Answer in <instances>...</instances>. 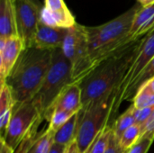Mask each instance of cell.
<instances>
[{
    "label": "cell",
    "mask_w": 154,
    "mask_h": 153,
    "mask_svg": "<svg viewBox=\"0 0 154 153\" xmlns=\"http://www.w3.org/2000/svg\"><path fill=\"white\" fill-rule=\"evenodd\" d=\"M145 36L126 45L102 61L79 82L82 91V107L116 90L118 91Z\"/></svg>",
    "instance_id": "cell-1"
},
{
    "label": "cell",
    "mask_w": 154,
    "mask_h": 153,
    "mask_svg": "<svg viewBox=\"0 0 154 153\" xmlns=\"http://www.w3.org/2000/svg\"><path fill=\"white\" fill-rule=\"evenodd\" d=\"M139 3L116 18L98 26H86L91 71L102 61L126 45L135 41L130 31L136 14L142 9Z\"/></svg>",
    "instance_id": "cell-2"
},
{
    "label": "cell",
    "mask_w": 154,
    "mask_h": 153,
    "mask_svg": "<svg viewBox=\"0 0 154 153\" xmlns=\"http://www.w3.org/2000/svg\"><path fill=\"white\" fill-rule=\"evenodd\" d=\"M51 50L24 49L5 83L16 104L33 98L41 89L51 65Z\"/></svg>",
    "instance_id": "cell-3"
},
{
    "label": "cell",
    "mask_w": 154,
    "mask_h": 153,
    "mask_svg": "<svg viewBox=\"0 0 154 153\" xmlns=\"http://www.w3.org/2000/svg\"><path fill=\"white\" fill-rule=\"evenodd\" d=\"M117 90L94 101L79 112L76 142L80 153H85L97 135L108 124L110 116L119 108Z\"/></svg>",
    "instance_id": "cell-4"
},
{
    "label": "cell",
    "mask_w": 154,
    "mask_h": 153,
    "mask_svg": "<svg viewBox=\"0 0 154 153\" xmlns=\"http://www.w3.org/2000/svg\"><path fill=\"white\" fill-rule=\"evenodd\" d=\"M72 83L71 63L63 54L61 48L51 50L50 68L41 89L34 96L42 113H46L63 89Z\"/></svg>",
    "instance_id": "cell-5"
},
{
    "label": "cell",
    "mask_w": 154,
    "mask_h": 153,
    "mask_svg": "<svg viewBox=\"0 0 154 153\" xmlns=\"http://www.w3.org/2000/svg\"><path fill=\"white\" fill-rule=\"evenodd\" d=\"M61 50L71 63L73 82H80L91 72L86 26L76 23L69 28Z\"/></svg>",
    "instance_id": "cell-6"
},
{
    "label": "cell",
    "mask_w": 154,
    "mask_h": 153,
    "mask_svg": "<svg viewBox=\"0 0 154 153\" xmlns=\"http://www.w3.org/2000/svg\"><path fill=\"white\" fill-rule=\"evenodd\" d=\"M42 114L35 97L16 104L4 137L5 142L14 150L19 147Z\"/></svg>",
    "instance_id": "cell-7"
},
{
    "label": "cell",
    "mask_w": 154,
    "mask_h": 153,
    "mask_svg": "<svg viewBox=\"0 0 154 153\" xmlns=\"http://www.w3.org/2000/svg\"><path fill=\"white\" fill-rule=\"evenodd\" d=\"M18 36L23 48L33 47L42 8L37 0H14L13 3Z\"/></svg>",
    "instance_id": "cell-8"
},
{
    "label": "cell",
    "mask_w": 154,
    "mask_h": 153,
    "mask_svg": "<svg viewBox=\"0 0 154 153\" xmlns=\"http://www.w3.org/2000/svg\"><path fill=\"white\" fill-rule=\"evenodd\" d=\"M154 58V31L151 33H148L145 36V39L141 46V49L130 66L127 73L125 74L120 87L118 89L119 97H118V105L125 100L128 91L141 75V73L145 69V68L149 65V63Z\"/></svg>",
    "instance_id": "cell-9"
},
{
    "label": "cell",
    "mask_w": 154,
    "mask_h": 153,
    "mask_svg": "<svg viewBox=\"0 0 154 153\" xmlns=\"http://www.w3.org/2000/svg\"><path fill=\"white\" fill-rule=\"evenodd\" d=\"M24 50L23 43L19 36L10 38H0V82L1 85L5 80L14 65L16 64L22 51Z\"/></svg>",
    "instance_id": "cell-10"
},
{
    "label": "cell",
    "mask_w": 154,
    "mask_h": 153,
    "mask_svg": "<svg viewBox=\"0 0 154 153\" xmlns=\"http://www.w3.org/2000/svg\"><path fill=\"white\" fill-rule=\"evenodd\" d=\"M67 31L68 29L51 27L39 22L34 37L33 47L46 50H53L61 48Z\"/></svg>",
    "instance_id": "cell-11"
},
{
    "label": "cell",
    "mask_w": 154,
    "mask_h": 153,
    "mask_svg": "<svg viewBox=\"0 0 154 153\" xmlns=\"http://www.w3.org/2000/svg\"><path fill=\"white\" fill-rule=\"evenodd\" d=\"M45 7L49 10L48 26L69 29L77 23L63 0H45Z\"/></svg>",
    "instance_id": "cell-12"
},
{
    "label": "cell",
    "mask_w": 154,
    "mask_h": 153,
    "mask_svg": "<svg viewBox=\"0 0 154 153\" xmlns=\"http://www.w3.org/2000/svg\"><path fill=\"white\" fill-rule=\"evenodd\" d=\"M51 108H60L74 114L79 113L82 108V91L79 82H74L66 87Z\"/></svg>",
    "instance_id": "cell-13"
},
{
    "label": "cell",
    "mask_w": 154,
    "mask_h": 153,
    "mask_svg": "<svg viewBox=\"0 0 154 153\" xmlns=\"http://www.w3.org/2000/svg\"><path fill=\"white\" fill-rule=\"evenodd\" d=\"M18 36L14 5L11 0H0V38Z\"/></svg>",
    "instance_id": "cell-14"
},
{
    "label": "cell",
    "mask_w": 154,
    "mask_h": 153,
    "mask_svg": "<svg viewBox=\"0 0 154 153\" xmlns=\"http://www.w3.org/2000/svg\"><path fill=\"white\" fill-rule=\"evenodd\" d=\"M79 117V113L75 114L64 125L58 129L54 133L53 142L68 147L71 142L76 141Z\"/></svg>",
    "instance_id": "cell-15"
},
{
    "label": "cell",
    "mask_w": 154,
    "mask_h": 153,
    "mask_svg": "<svg viewBox=\"0 0 154 153\" xmlns=\"http://www.w3.org/2000/svg\"><path fill=\"white\" fill-rule=\"evenodd\" d=\"M135 118H134V106L132 105L123 115H121L112 125L113 132L116 137L119 140L123 133L131 126L135 124Z\"/></svg>",
    "instance_id": "cell-16"
},
{
    "label": "cell",
    "mask_w": 154,
    "mask_h": 153,
    "mask_svg": "<svg viewBox=\"0 0 154 153\" xmlns=\"http://www.w3.org/2000/svg\"><path fill=\"white\" fill-rule=\"evenodd\" d=\"M43 115L49 120L50 128L53 132H56L62 125H64L75 114L60 108H51Z\"/></svg>",
    "instance_id": "cell-17"
},
{
    "label": "cell",
    "mask_w": 154,
    "mask_h": 153,
    "mask_svg": "<svg viewBox=\"0 0 154 153\" xmlns=\"http://www.w3.org/2000/svg\"><path fill=\"white\" fill-rule=\"evenodd\" d=\"M113 130L112 125L107 124L93 140L85 153H105L108 146Z\"/></svg>",
    "instance_id": "cell-18"
},
{
    "label": "cell",
    "mask_w": 154,
    "mask_h": 153,
    "mask_svg": "<svg viewBox=\"0 0 154 153\" xmlns=\"http://www.w3.org/2000/svg\"><path fill=\"white\" fill-rule=\"evenodd\" d=\"M54 133L50 127L27 150L25 153H48L52 143Z\"/></svg>",
    "instance_id": "cell-19"
},
{
    "label": "cell",
    "mask_w": 154,
    "mask_h": 153,
    "mask_svg": "<svg viewBox=\"0 0 154 153\" xmlns=\"http://www.w3.org/2000/svg\"><path fill=\"white\" fill-rule=\"evenodd\" d=\"M133 105L135 108L154 107V94L145 84L141 85L137 89L133 97Z\"/></svg>",
    "instance_id": "cell-20"
},
{
    "label": "cell",
    "mask_w": 154,
    "mask_h": 153,
    "mask_svg": "<svg viewBox=\"0 0 154 153\" xmlns=\"http://www.w3.org/2000/svg\"><path fill=\"white\" fill-rule=\"evenodd\" d=\"M142 137V128L137 124L128 128L119 139L120 146L125 151H129Z\"/></svg>",
    "instance_id": "cell-21"
},
{
    "label": "cell",
    "mask_w": 154,
    "mask_h": 153,
    "mask_svg": "<svg viewBox=\"0 0 154 153\" xmlns=\"http://www.w3.org/2000/svg\"><path fill=\"white\" fill-rule=\"evenodd\" d=\"M0 116L14 112L16 102L14 99L12 91L6 83L0 86Z\"/></svg>",
    "instance_id": "cell-22"
},
{
    "label": "cell",
    "mask_w": 154,
    "mask_h": 153,
    "mask_svg": "<svg viewBox=\"0 0 154 153\" xmlns=\"http://www.w3.org/2000/svg\"><path fill=\"white\" fill-rule=\"evenodd\" d=\"M154 76V58L149 63V65L145 68V69L141 73V75L138 77V78L135 80V82L134 83V85L132 86V87L130 88V90L128 91L125 100H129L130 98H133L137 91V89L139 88V87L143 84L145 81H147L148 79H150L151 78H152Z\"/></svg>",
    "instance_id": "cell-23"
},
{
    "label": "cell",
    "mask_w": 154,
    "mask_h": 153,
    "mask_svg": "<svg viewBox=\"0 0 154 153\" xmlns=\"http://www.w3.org/2000/svg\"><path fill=\"white\" fill-rule=\"evenodd\" d=\"M154 107H143V108H135L134 107V118H135V123L143 127L146 124L148 120L150 119L152 112H153Z\"/></svg>",
    "instance_id": "cell-24"
},
{
    "label": "cell",
    "mask_w": 154,
    "mask_h": 153,
    "mask_svg": "<svg viewBox=\"0 0 154 153\" xmlns=\"http://www.w3.org/2000/svg\"><path fill=\"white\" fill-rule=\"evenodd\" d=\"M152 142L153 141L151 139L142 138L129 151H127V153H147Z\"/></svg>",
    "instance_id": "cell-25"
},
{
    "label": "cell",
    "mask_w": 154,
    "mask_h": 153,
    "mask_svg": "<svg viewBox=\"0 0 154 153\" xmlns=\"http://www.w3.org/2000/svg\"><path fill=\"white\" fill-rule=\"evenodd\" d=\"M142 138L151 139L152 141L154 140V108L153 112H152L150 119L148 120L146 124L142 129V137H141V139Z\"/></svg>",
    "instance_id": "cell-26"
},
{
    "label": "cell",
    "mask_w": 154,
    "mask_h": 153,
    "mask_svg": "<svg viewBox=\"0 0 154 153\" xmlns=\"http://www.w3.org/2000/svg\"><path fill=\"white\" fill-rule=\"evenodd\" d=\"M113 130V129H112ZM126 151L120 146V143H119V140L116 137L114 132L112 133V135H111V138H110V141H109V143H108V146L106 150V152L105 153H125Z\"/></svg>",
    "instance_id": "cell-27"
},
{
    "label": "cell",
    "mask_w": 154,
    "mask_h": 153,
    "mask_svg": "<svg viewBox=\"0 0 154 153\" xmlns=\"http://www.w3.org/2000/svg\"><path fill=\"white\" fill-rule=\"evenodd\" d=\"M0 153H14V150L11 148L3 137H0Z\"/></svg>",
    "instance_id": "cell-28"
},
{
    "label": "cell",
    "mask_w": 154,
    "mask_h": 153,
    "mask_svg": "<svg viewBox=\"0 0 154 153\" xmlns=\"http://www.w3.org/2000/svg\"><path fill=\"white\" fill-rule=\"evenodd\" d=\"M66 149H67L66 146H63V145L53 142L48 153H65Z\"/></svg>",
    "instance_id": "cell-29"
},
{
    "label": "cell",
    "mask_w": 154,
    "mask_h": 153,
    "mask_svg": "<svg viewBox=\"0 0 154 153\" xmlns=\"http://www.w3.org/2000/svg\"><path fill=\"white\" fill-rule=\"evenodd\" d=\"M65 153H80L76 141H74L73 142H71V143L67 147Z\"/></svg>",
    "instance_id": "cell-30"
},
{
    "label": "cell",
    "mask_w": 154,
    "mask_h": 153,
    "mask_svg": "<svg viewBox=\"0 0 154 153\" xmlns=\"http://www.w3.org/2000/svg\"><path fill=\"white\" fill-rule=\"evenodd\" d=\"M143 84H145L146 85V87L152 92L154 94V76L152 78H151L150 79H148L147 81H145ZM143 85V84H142Z\"/></svg>",
    "instance_id": "cell-31"
},
{
    "label": "cell",
    "mask_w": 154,
    "mask_h": 153,
    "mask_svg": "<svg viewBox=\"0 0 154 153\" xmlns=\"http://www.w3.org/2000/svg\"><path fill=\"white\" fill-rule=\"evenodd\" d=\"M138 1L143 6H145V5H148L154 3V0H138Z\"/></svg>",
    "instance_id": "cell-32"
},
{
    "label": "cell",
    "mask_w": 154,
    "mask_h": 153,
    "mask_svg": "<svg viewBox=\"0 0 154 153\" xmlns=\"http://www.w3.org/2000/svg\"><path fill=\"white\" fill-rule=\"evenodd\" d=\"M11 2H12V3H14V0H11Z\"/></svg>",
    "instance_id": "cell-33"
},
{
    "label": "cell",
    "mask_w": 154,
    "mask_h": 153,
    "mask_svg": "<svg viewBox=\"0 0 154 153\" xmlns=\"http://www.w3.org/2000/svg\"><path fill=\"white\" fill-rule=\"evenodd\" d=\"M125 153H127V151H126V152H125Z\"/></svg>",
    "instance_id": "cell-34"
}]
</instances>
